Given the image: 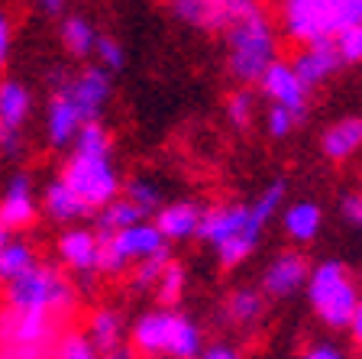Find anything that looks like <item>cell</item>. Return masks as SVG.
<instances>
[{
  "label": "cell",
  "instance_id": "cell-19",
  "mask_svg": "<svg viewBox=\"0 0 362 359\" xmlns=\"http://www.w3.org/2000/svg\"><path fill=\"white\" fill-rule=\"evenodd\" d=\"M201 214L204 210L191 201H178V204H168L156 214V230L162 233L165 239H188L197 233V224H201Z\"/></svg>",
  "mask_w": 362,
  "mask_h": 359
},
{
  "label": "cell",
  "instance_id": "cell-32",
  "mask_svg": "<svg viewBox=\"0 0 362 359\" xmlns=\"http://www.w3.org/2000/svg\"><path fill=\"white\" fill-rule=\"evenodd\" d=\"M127 201L136 204V207L143 210V217H146V214H152V210L158 207L162 195H158V188L152 185V181L136 178V181H129V188H127Z\"/></svg>",
  "mask_w": 362,
  "mask_h": 359
},
{
  "label": "cell",
  "instance_id": "cell-17",
  "mask_svg": "<svg viewBox=\"0 0 362 359\" xmlns=\"http://www.w3.org/2000/svg\"><path fill=\"white\" fill-rule=\"evenodd\" d=\"M308 275H310V269H308V262H304V256L281 253V256H275L272 266L265 269L262 288H265V295H272V298H288V295H294L304 282H308Z\"/></svg>",
  "mask_w": 362,
  "mask_h": 359
},
{
  "label": "cell",
  "instance_id": "cell-30",
  "mask_svg": "<svg viewBox=\"0 0 362 359\" xmlns=\"http://www.w3.org/2000/svg\"><path fill=\"white\" fill-rule=\"evenodd\" d=\"M168 266V253L162 249V253L156 256H146V259L136 262V269H133V288L136 292H146V288H156L158 275H162V269Z\"/></svg>",
  "mask_w": 362,
  "mask_h": 359
},
{
  "label": "cell",
  "instance_id": "cell-33",
  "mask_svg": "<svg viewBox=\"0 0 362 359\" xmlns=\"http://www.w3.org/2000/svg\"><path fill=\"white\" fill-rule=\"evenodd\" d=\"M94 55L100 59V68H104V72H120L123 62H127L123 45L110 36H98V42H94Z\"/></svg>",
  "mask_w": 362,
  "mask_h": 359
},
{
  "label": "cell",
  "instance_id": "cell-21",
  "mask_svg": "<svg viewBox=\"0 0 362 359\" xmlns=\"http://www.w3.org/2000/svg\"><path fill=\"white\" fill-rule=\"evenodd\" d=\"M84 337L90 340V346L104 356V353H113V350H120L123 346V321L117 311H98V314L90 317L88 324V334Z\"/></svg>",
  "mask_w": 362,
  "mask_h": 359
},
{
  "label": "cell",
  "instance_id": "cell-22",
  "mask_svg": "<svg viewBox=\"0 0 362 359\" xmlns=\"http://www.w3.org/2000/svg\"><path fill=\"white\" fill-rule=\"evenodd\" d=\"M42 207H45V214H49L52 220H59V224H65V220H78L81 214H88V207L78 201L75 191H71L62 178H55L52 185L45 188Z\"/></svg>",
  "mask_w": 362,
  "mask_h": 359
},
{
  "label": "cell",
  "instance_id": "cell-9",
  "mask_svg": "<svg viewBox=\"0 0 362 359\" xmlns=\"http://www.w3.org/2000/svg\"><path fill=\"white\" fill-rule=\"evenodd\" d=\"M62 327L49 314L0 307V350H55Z\"/></svg>",
  "mask_w": 362,
  "mask_h": 359
},
{
  "label": "cell",
  "instance_id": "cell-16",
  "mask_svg": "<svg viewBox=\"0 0 362 359\" xmlns=\"http://www.w3.org/2000/svg\"><path fill=\"white\" fill-rule=\"evenodd\" d=\"M84 123H88V120L81 117L78 104L68 98L65 84H62L52 94V101H49V110H45V133H49V142H52V146H68Z\"/></svg>",
  "mask_w": 362,
  "mask_h": 359
},
{
  "label": "cell",
  "instance_id": "cell-12",
  "mask_svg": "<svg viewBox=\"0 0 362 359\" xmlns=\"http://www.w3.org/2000/svg\"><path fill=\"white\" fill-rule=\"evenodd\" d=\"M256 0H175V13L197 30H223Z\"/></svg>",
  "mask_w": 362,
  "mask_h": 359
},
{
  "label": "cell",
  "instance_id": "cell-37",
  "mask_svg": "<svg viewBox=\"0 0 362 359\" xmlns=\"http://www.w3.org/2000/svg\"><path fill=\"white\" fill-rule=\"evenodd\" d=\"M343 214L353 224H362V195H346L343 198Z\"/></svg>",
  "mask_w": 362,
  "mask_h": 359
},
{
  "label": "cell",
  "instance_id": "cell-31",
  "mask_svg": "<svg viewBox=\"0 0 362 359\" xmlns=\"http://www.w3.org/2000/svg\"><path fill=\"white\" fill-rule=\"evenodd\" d=\"M156 292H158V301L162 304H178L181 292H185V269H181L178 262H168L165 269H162V275H158L156 282Z\"/></svg>",
  "mask_w": 362,
  "mask_h": 359
},
{
  "label": "cell",
  "instance_id": "cell-2",
  "mask_svg": "<svg viewBox=\"0 0 362 359\" xmlns=\"http://www.w3.org/2000/svg\"><path fill=\"white\" fill-rule=\"evenodd\" d=\"M4 307L36 311V314H49L65 324L68 317L75 314L78 295L59 269L36 262V266H33L30 272H23L20 278L4 282Z\"/></svg>",
  "mask_w": 362,
  "mask_h": 359
},
{
  "label": "cell",
  "instance_id": "cell-14",
  "mask_svg": "<svg viewBox=\"0 0 362 359\" xmlns=\"http://www.w3.org/2000/svg\"><path fill=\"white\" fill-rule=\"evenodd\" d=\"M68 98L78 104L81 117L88 120H98V113L104 110L107 98H110V75L104 68H84L81 75H75L71 81H65Z\"/></svg>",
  "mask_w": 362,
  "mask_h": 359
},
{
  "label": "cell",
  "instance_id": "cell-43",
  "mask_svg": "<svg viewBox=\"0 0 362 359\" xmlns=\"http://www.w3.org/2000/svg\"><path fill=\"white\" fill-rule=\"evenodd\" d=\"M349 16L353 23H362V0H349Z\"/></svg>",
  "mask_w": 362,
  "mask_h": 359
},
{
  "label": "cell",
  "instance_id": "cell-26",
  "mask_svg": "<svg viewBox=\"0 0 362 359\" xmlns=\"http://www.w3.org/2000/svg\"><path fill=\"white\" fill-rule=\"evenodd\" d=\"M143 220V210L129 204L127 198H113L110 204L100 207V230L98 233H117V230H127V227L139 224Z\"/></svg>",
  "mask_w": 362,
  "mask_h": 359
},
{
  "label": "cell",
  "instance_id": "cell-7",
  "mask_svg": "<svg viewBox=\"0 0 362 359\" xmlns=\"http://www.w3.org/2000/svg\"><path fill=\"white\" fill-rule=\"evenodd\" d=\"M285 30L291 39L310 45L333 39L343 26L353 23L349 16V0H285L281 7Z\"/></svg>",
  "mask_w": 362,
  "mask_h": 359
},
{
  "label": "cell",
  "instance_id": "cell-29",
  "mask_svg": "<svg viewBox=\"0 0 362 359\" xmlns=\"http://www.w3.org/2000/svg\"><path fill=\"white\" fill-rule=\"evenodd\" d=\"M52 359H104V356L90 346V340L84 337V334L68 330V334H62L59 337V343H55Z\"/></svg>",
  "mask_w": 362,
  "mask_h": 359
},
{
  "label": "cell",
  "instance_id": "cell-42",
  "mask_svg": "<svg viewBox=\"0 0 362 359\" xmlns=\"http://www.w3.org/2000/svg\"><path fill=\"white\" fill-rule=\"evenodd\" d=\"M36 7L45 10V13H59V10L65 7V0H36Z\"/></svg>",
  "mask_w": 362,
  "mask_h": 359
},
{
  "label": "cell",
  "instance_id": "cell-41",
  "mask_svg": "<svg viewBox=\"0 0 362 359\" xmlns=\"http://www.w3.org/2000/svg\"><path fill=\"white\" fill-rule=\"evenodd\" d=\"M349 330H353V340L362 346V301L356 304V311H353V317H349V324H346Z\"/></svg>",
  "mask_w": 362,
  "mask_h": 359
},
{
  "label": "cell",
  "instance_id": "cell-38",
  "mask_svg": "<svg viewBox=\"0 0 362 359\" xmlns=\"http://www.w3.org/2000/svg\"><path fill=\"white\" fill-rule=\"evenodd\" d=\"M197 359H243V356L233 350V346H226V343H214V346H207V350H204Z\"/></svg>",
  "mask_w": 362,
  "mask_h": 359
},
{
  "label": "cell",
  "instance_id": "cell-5",
  "mask_svg": "<svg viewBox=\"0 0 362 359\" xmlns=\"http://www.w3.org/2000/svg\"><path fill=\"white\" fill-rule=\"evenodd\" d=\"M75 198L84 204L88 210H98L104 204H110L120 191V181H117V169L110 162V152H81L75 149L68 156L65 169L59 175Z\"/></svg>",
  "mask_w": 362,
  "mask_h": 359
},
{
  "label": "cell",
  "instance_id": "cell-8",
  "mask_svg": "<svg viewBox=\"0 0 362 359\" xmlns=\"http://www.w3.org/2000/svg\"><path fill=\"white\" fill-rule=\"evenodd\" d=\"M98 272H123L129 262H139L165 249V237L156 230V224H146V220L117 233H98Z\"/></svg>",
  "mask_w": 362,
  "mask_h": 359
},
{
  "label": "cell",
  "instance_id": "cell-39",
  "mask_svg": "<svg viewBox=\"0 0 362 359\" xmlns=\"http://www.w3.org/2000/svg\"><path fill=\"white\" fill-rule=\"evenodd\" d=\"M0 359H52V350H0Z\"/></svg>",
  "mask_w": 362,
  "mask_h": 359
},
{
  "label": "cell",
  "instance_id": "cell-13",
  "mask_svg": "<svg viewBox=\"0 0 362 359\" xmlns=\"http://www.w3.org/2000/svg\"><path fill=\"white\" fill-rule=\"evenodd\" d=\"M259 84H262V91L275 101V104L285 107V110H291L294 120L304 117V110H308V88L298 81V75L291 72V65H285V62H272V65L265 68V75L259 78Z\"/></svg>",
  "mask_w": 362,
  "mask_h": 359
},
{
  "label": "cell",
  "instance_id": "cell-36",
  "mask_svg": "<svg viewBox=\"0 0 362 359\" xmlns=\"http://www.w3.org/2000/svg\"><path fill=\"white\" fill-rule=\"evenodd\" d=\"M10 49H13V23H10L7 10H0V72L10 62Z\"/></svg>",
  "mask_w": 362,
  "mask_h": 359
},
{
  "label": "cell",
  "instance_id": "cell-18",
  "mask_svg": "<svg viewBox=\"0 0 362 359\" xmlns=\"http://www.w3.org/2000/svg\"><path fill=\"white\" fill-rule=\"evenodd\" d=\"M343 65L337 55V49H333V42L327 39V42H310L304 45V52L294 59L291 72L298 75V81L304 84V88H317V84H324L327 78L337 72V68Z\"/></svg>",
  "mask_w": 362,
  "mask_h": 359
},
{
  "label": "cell",
  "instance_id": "cell-11",
  "mask_svg": "<svg viewBox=\"0 0 362 359\" xmlns=\"http://www.w3.org/2000/svg\"><path fill=\"white\" fill-rule=\"evenodd\" d=\"M36 214H39V201H36V191H33V181L30 175H13L0 195V227L7 233H23L30 230L36 224Z\"/></svg>",
  "mask_w": 362,
  "mask_h": 359
},
{
  "label": "cell",
  "instance_id": "cell-28",
  "mask_svg": "<svg viewBox=\"0 0 362 359\" xmlns=\"http://www.w3.org/2000/svg\"><path fill=\"white\" fill-rule=\"evenodd\" d=\"M330 42H333V49H337V55H339L343 65H356V62H362V23H349V26H343Z\"/></svg>",
  "mask_w": 362,
  "mask_h": 359
},
{
  "label": "cell",
  "instance_id": "cell-34",
  "mask_svg": "<svg viewBox=\"0 0 362 359\" xmlns=\"http://www.w3.org/2000/svg\"><path fill=\"white\" fill-rule=\"evenodd\" d=\"M226 113H230V123H233V127L246 130L249 123H252V94H246V91L233 94L230 104H226Z\"/></svg>",
  "mask_w": 362,
  "mask_h": 359
},
{
  "label": "cell",
  "instance_id": "cell-4",
  "mask_svg": "<svg viewBox=\"0 0 362 359\" xmlns=\"http://www.w3.org/2000/svg\"><path fill=\"white\" fill-rule=\"evenodd\" d=\"M133 346L143 356L165 359H194L201 353V330L194 321L175 311H149L136 321Z\"/></svg>",
  "mask_w": 362,
  "mask_h": 359
},
{
  "label": "cell",
  "instance_id": "cell-40",
  "mask_svg": "<svg viewBox=\"0 0 362 359\" xmlns=\"http://www.w3.org/2000/svg\"><path fill=\"white\" fill-rule=\"evenodd\" d=\"M304 359H343V353H339L337 346H330V343H317V346H310V350L304 353Z\"/></svg>",
  "mask_w": 362,
  "mask_h": 359
},
{
  "label": "cell",
  "instance_id": "cell-10",
  "mask_svg": "<svg viewBox=\"0 0 362 359\" xmlns=\"http://www.w3.org/2000/svg\"><path fill=\"white\" fill-rule=\"evenodd\" d=\"M33 110V94L26 84L4 78L0 81V152L13 156L20 149V133L23 123L30 120Z\"/></svg>",
  "mask_w": 362,
  "mask_h": 359
},
{
  "label": "cell",
  "instance_id": "cell-44",
  "mask_svg": "<svg viewBox=\"0 0 362 359\" xmlns=\"http://www.w3.org/2000/svg\"><path fill=\"white\" fill-rule=\"evenodd\" d=\"M7 239H10V233L0 227V253H4V246H7Z\"/></svg>",
  "mask_w": 362,
  "mask_h": 359
},
{
  "label": "cell",
  "instance_id": "cell-27",
  "mask_svg": "<svg viewBox=\"0 0 362 359\" xmlns=\"http://www.w3.org/2000/svg\"><path fill=\"white\" fill-rule=\"evenodd\" d=\"M226 317L233 324H256L262 317V295L252 288H240L226 301Z\"/></svg>",
  "mask_w": 362,
  "mask_h": 359
},
{
  "label": "cell",
  "instance_id": "cell-24",
  "mask_svg": "<svg viewBox=\"0 0 362 359\" xmlns=\"http://www.w3.org/2000/svg\"><path fill=\"white\" fill-rule=\"evenodd\" d=\"M36 262H39V256L30 243H23V239H7V246L0 253V282H13V278H20L23 272H30Z\"/></svg>",
  "mask_w": 362,
  "mask_h": 359
},
{
  "label": "cell",
  "instance_id": "cell-35",
  "mask_svg": "<svg viewBox=\"0 0 362 359\" xmlns=\"http://www.w3.org/2000/svg\"><path fill=\"white\" fill-rule=\"evenodd\" d=\"M294 123H298V120L291 117V110H285V107H279V104H272L269 113H265V130H269L275 139H281V136L291 133Z\"/></svg>",
  "mask_w": 362,
  "mask_h": 359
},
{
  "label": "cell",
  "instance_id": "cell-15",
  "mask_svg": "<svg viewBox=\"0 0 362 359\" xmlns=\"http://www.w3.org/2000/svg\"><path fill=\"white\" fill-rule=\"evenodd\" d=\"M98 249L100 239L94 230H84V227H71L59 237V259L62 266H68L78 275H90L98 272Z\"/></svg>",
  "mask_w": 362,
  "mask_h": 359
},
{
  "label": "cell",
  "instance_id": "cell-3",
  "mask_svg": "<svg viewBox=\"0 0 362 359\" xmlns=\"http://www.w3.org/2000/svg\"><path fill=\"white\" fill-rule=\"evenodd\" d=\"M230 72L240 81H259L265 75V68L275 59V33H272V23L262 10L252 4L236 16L230 26Z\"/></svg>",
  "mask_w": 362,
  "mask_h": 359
},
{
  "label": "cell",
  "instance_id": "cell-23",
  "mask_svg": "<svg viewBox=\"0 0 362 359\" xmlns=\"http://www.w3.org/2000/svg\"><path fill=\"white\" fill-rule=\"evenodd\" d=\"M320 220H324V214L310 201H298L285 210V230H288V237L298 239V243L314 239L317 230H320Z\"/></svg>",
  "mask_w": 362,
  "mask_h": 359
},
{
  "label": "cell",
  "instance_id": "cell-1",
  "mask_svg": "<svg viewBox=\"0 0 362 359\" xmlns=\"http://www.w3.org/2000/svg\"><path fill=\"white\" fill-rule=\"evenodd\" d=\"M281 201H285V185L275 181L249 207L226 204V207L204 210L194 237H201L204 243H211L223 266H240L259 246V233L272 220V214L281 207Z\"/></svg>",
  "mask_w": 362,
  "mask_h": 359
},
{
  "label": "cell",
  "instance_id": "cell-6",
  "mask_svg": "<svg viewBox=\"0 0 362 359\" xmlns=\"http://www.w3.org/2000/svg\"><path fill=\"white\" fill-rule=\"evenodd\" d=\"M308 292H310V304H314L317 317L327 327H346L353 317L356 304H359V292L356 282L339 262H324L317 266L308 275Z\"/></svg>",
  "mask_w": 362,
  "mask_h": 359
},
{
  "label": "cell",
  "instance_id": "cell-25",
  "mask_svg": "<svg viewBox=\"0 0 362 359\" xmlns=\"http://www.w3.org/2000/svg\"><path fill=\"white\" fill-rule=\"evenodd\" d=\"M94 42H98V33L84 16H68L62 23V45H65L71 55L84 59V55L94 52Z\"/></svg>",
  "mask_w": 362,
  "mask_h": 359
},
{
  "label": "cell",
  "instance_id": "cell-20",
  "mask_svg": "<svg viewBox=\"0 0 362 359\" xmlns=\"http://www.w3.org/2000/svg\"><path fill=\"white\" fill-rule=\"evenodd\" d=\"M362 146V117H346L333 123L324 133V152L339 162V159H349L356 149Z\"/></svg>",
  "mask_w": 362,
  "mask_h": 359
}]
</instances>
